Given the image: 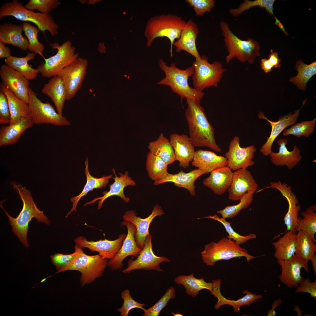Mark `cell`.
<instances>
[{
  "label": "cell",
  "mask_w": 316,
  "mask_h": 316,
  "mask_svg": "<svg viewBox=\"0 0 316 316\" xmlns=\"http://www.w3.org/2000/svg\"><path fill=\"white\" fill-rule=\"evenodd\" d=\"M12 188L19 194L23 202V207L16 218L11 216L3 207L0 203V207L4 211L12 226V231L26 248L30 246L27 240L28 225L32 219L35 218L39 223L49 225L51 222L48 218L39 210L35 203L29 190L21 184L14 182L11 183Z\"/></svg>",
  "instance_id": "cell-1"
},
{
  "label": "cell",
  "mask_w": 316,
  "mask_h": 316,
  "mask_svg": "<svg viewBox=\"0 0 316 316\" xmlns=\"http://www.w3.org/2000/svg\"><path fill=\"white\" fill-rule=\"evenodd\" d=\"M185 117L188 125L190 138L195 147H205L217 152L221 149L215 138V129L208 121L200 102L186 98Z\"/></svg>",
  "instance_id": "cell-2"
},
{
  "label": "cell",
  "mask_w": 316,
  "mask_h": 316,
  "mask_svg": "<svg viewBox=\"0 0 316 316\" xmlns=\"http://www.w3.org/2000/svg\"><path fill=\"white\" fill-rule=\"evenodd\" d=\"M176 63H172L168 66L162 59H159L160 68L164 73L165 77L157 84L170 87L181 100L184 98H189L200 102L205 95L204 92L190 87L188 83L189 78L192 77L194 73L193 67L192 66L182 70L176 66Z\"/></svg>",
  "instance_id": "cell-3"
},
{
  "label": "cell",
  "mask_w": 316,
  "mask_h": 316,
  "mask_svg": "<svg viewBox=\"0 0 316 316\" xmlns=\"http://www.w3.org/2000/svg\"><path fill=\"white\" fill-rule=\"evenodd\" d=\"M219 26L228 53L225 58L226 63H229L236 58L241 62L247 61L252 64L256 57L260 56V47L258 42L251 38L246 40L241 39L233 33L226 21L220 22Z\"/></svg>",
  "instance_id": "cell-4"
},
{
  "label": "cell",
  "mask_w": 316,
  "mask_h": 316,
  "mask_svg": "<svg viewBox=\"0 0 316 316\" xmlns=\"http://www.w3.org/2000/svg\"><path fill=\"white\" fill-rule=\"evenodd\" d=\"M186 23L181 17L174 14H162L151 18L147 22L145 31L147 46L150 47L156 38L166 37L170 42V56H172L175 40L179 39Z\"/></svg>",
  "instance_id": "cell-5"
},
{
  "label": "cell",
  "mask_w": 316,
  "mask_h": 316,
  "mask_svg": "<svg viewBox=\"0 0 316 316\" xmlns=\"http://www.w3.org/2000/svg\"><path fill=\"white\" fill-rule=\"evenodd\" d=\"M12 16L17 19L31 22L35 24L39 30L44 33L48 31L54 36L58 33V25L49 14L35 12L28 10L17 0L4 4L0 8V19Z\"/></svg>",
  "instance_id": "cell-6"
},
{
  "label": "cell",
  "mask_w": 316,
  "mask_h": 316,
  "mask_svg": "<svg viewBox=\"0 0 316 316\" xmlns=\"http://www.w3.org/2000/svg\"><path fill=\"white\" fill-rule=\"evenodd\" d=\"M204 246V250L201 252L202 260L204 263L212 267L216 262L222 260L245 257L249 262L256 258L248 254L245 248L241 247L235 241L227 237L222 238L217 242H211Z\"/></svg>",
  "instance_id": "cell-7"
},
{
  "label": "cell",
  "mask_w": 316,
  "mask_h": 316,
  "mask_svg": "<svg viewBox=\"0 0 316 316\" xmlns=\"http://www.w3.org/2000/svg\"><path fill=\"white\" fill-rule=\"evenodd\" d=\"M78 247L77 254L63 271H79L81 273L80 277V285L83 287L86 284H91L96 279L102 276L107 266L108 260L99 254L94 255H87L83 252L82 249Z\"/></svg>",
  "instance_id": "cell-8"
},
{
  "label": "cell",
  "mask_w": 316,
  "mask_h": 316,
  "mask_svg": "<svg viewBox=\"0 0 316 316\" xmlns=\"http://www.w3.org/2000/svg\"><path fill=\"white\" fill-rule=\"evenodd\" d=\"M51 47L57 49L56 53L47 59L42 56L44 62L39 65L37 68L43 77L49 78L57 75L63 69L79 57L75 47L69 40L61 45L57 42L53 43Z\"/></svg>",
  "instance_id": "cell-9"
},
{
  "label": "cell",
  "mask_w": 316,
  "mask_h": 316,
  "mask_svg": "<svg viewBox=\"0 0 316 316\" xmlns=\"http://www.w3.org/2000/svg\"><path fill=\"white\" fill-rule=\"evenodd\" d=\"M192 66L194 68L192 77L193 88L200 91L211 86L217 87L223 73L227 70L220 61L209 63L205 55L195 59Z\"/></svg>",
  "instance_id": "cell-10"
},
{
  "label": "cell",
  "mask_w": 316,
  "mask_h": 316,
  "mask_svg": "<svg viewBox=\"0 0 316 316\" xmlns=\"http://www.w3.org/2000/svg\"><path fill=\"white\" fill-rule=\"evenodd\" d=\"M28 93L29 116L34 124H49L58 126L70 125L66 117L59 114L49 102H42L30 87Z\"/></svg>",
  "instance_id": "cell-11"
},
{
  "label": "cell",
  "mask_w": 316,
  "mask_h": 316,
  "mask_svg": "<svg viewBox=\"0 0 316 316\" xmlns=\"http://www.w3.org/2000/svg\"><path fill=\"white\" fill-rule=\"evenodd\" d=\"M88 65L86 59L78 57L59 73L66 92L67 100L72 99L81 88L86 76Z\"/></svg>",
  "instance_id": "cell-12"
},
{
  "label": "cell",
  "mask_w": 316,
  "mask_h": 316,
  "mask_svg": "<svg viewBox=\"0 0 316 316\" xmlns=\"http://www.w3.org/2000/svg\"><path fill=\"white\" fill-rule=\"evenodd\" d=\"M150 234L146 237L144 246L136 259H130L128 262L127 267L122 270L124 273H129L132 270H144L148 271L155 270L157 271L164 272L160 266L163 262H170V260L165 256H158L153 253L151 239Z\"/></svg>",
  "instance_id": "cell-13"
},
{
  "label": "cell",
  "mask_w": 316,
  "mask_h": 316,
  "mask_svg": "<svg viewBox=\"0 0 316 316\" xmlns=\"http://www.w3.org/2000/svg\"><path fill=\"white\" fill-rule=\"evenodd\" d=\"M240 139L238 136H235L230 141L228 150L225 154L227 166L233 171L241 169H246L255 164L253 159L256 148L253 145L241 147L239 145Z\"/></svg>",
  "instance_id": "cell-14"
},
{
  "label": "cell",
  "mask_w": 316,
  "mask_h": 316,
  "mask_svg": "<svg viewBox=\"0 0 316 316\" xmlns=\"http://www.w3.org/2000/svg\"><path fill=\"white\" fill-rule=\"evenodd\" d=\"M126 236L123 233L120 234L118 238L114 240L105 238L97 241H88L84 237L79 236L74 241L75 245L79 248H88L92 252H98L104 258L110 260L114 258L119 251Z\"/></svg>",
  "instance_id": "cell-15"
},
{
  "label": "cell",
  "mask_w": 316,
  "mask_h": 316,
  "mask_svg": "<svg viewBox=\"0 0 316 316\" xmlns=\"http://www.w3.org/2000/svg\"><path fill=\"white\" fill-rule=\"evenodd\" d=\"M306 99L304 100L302 107L300 109L296 110L293 114L290 112L288 114H285L279 118L277 121H272L265 116L262 111L259 112L257 115L259 119H264L270 123L272 127L269 136L267 138L266 142L262 146L260 152L264 155L267 156L272 152V147L273 144L277 137L287 127L291 126L296 123L299 115L300 111L305 103Z\"/></svg>",
  "instance_id": "cell-16"
},
{
  "label": "cell",
  "mask_w": 316,
  "mask_h": 316,
  "mask_svg": "<svg viewBox=\"0 0 316 316\" xmlns=\"http://www.w3.org/2000/svg\"><path fill=\"white\" fill-rule=\"evenodd\" d=\"M0 76L3 84L17 97L28 103L29 80L5 64L1 66Z\"/></svg>",
  "instance_id": "cell-17"
},
{
  "label": "cell",
  "mask_w": 316,
  "mask_h": 316,
  "mask_svg": "<svg viewBox=\"0 0 316 316\" xmlns=\"http://www.w3.org/2000/svg\"><path fill=\"white\" fill-rule=\"evenodd\" d=\"M277 262L282 269L279 277V280L288 287H297L304 279L301 274L302 268L308 272V261L295 254L288 260H277Z\"/></svg>",
  "instance_id": "cell-18"
},
{
  "label": "cell",
  "mask_w": 316,
  "mask_h": 316,
  "mask_svg": "<svg viewBox=\"0 0 316 316\" xmlns=\"http://www.w3.org/2000/svg\"><path fill=\"white\" fill-rule=\"evenodd\" d=\"M126 226L127 234L118 253L114 258L108 261L107 266L113 270L121 268L123 265V261L126 257L130 255L137 257L142 250L138 246L135 241V226L131 222L125 221L121 222V226Z\"/></svg>",
  "instance_id": "cell-19"
},
{
  "label": "cell",
  "mask_w": 316,
  "mask_h": 316,
  "mask_svg": "<svg viewBox=\"0 0 316 316\" xmlns=\"http://www.w3.org/2000/svg\"><path fill=\"white\" fill-rule=\"evenodd\" d=\"M124 214L123 216L124 220L130 221L135 226L136 228L135 234V241L138 246L142 249L146 238L150 234L149 229L151 223L155 217L161 216L164 213L161 207L156 204L151 214L145 218L137 217V213L133 210L127 211Z\"/></svg>",
  "instance_id": "cell-20"
},
{
  "label": "cell",
  "mask_w": 316,
  "mask_h": 316,
  "mask_svg": "<svg viewBox=\"0 0 316 316\" xmlns=\"http://www.w3.org/2000/svg\"><path fill=\"white\" fill-rule=\"evenodd\" d=\"M233 173V181L228 190L229 200L237 201L248 191H256L258 185L250 171L241 169Z\"/></svg>",
  "instance_id": "cell-21"
},
{
  "label": "cell",
  "mask_w": 316,
  "mask_h": 316,
  "mask_svg": "<svg viewBox=\"0 0 316 316\" xmlns=\"http://www.w3.org/2000/svg\"><path fill=\"white\" fill-rule=\"evenodd\" d=\"M170 141L174 151L175 161L179 162L180 166L186 169L192 161L195 152L190 137L184 134L173 133L170 136Z\"/></svg>",
  "instance_id": "cell-22"
},
{
  "label": "cell",
  "mask_w": 316,
  "mask_h": 316,
  "mask_svg": "<svg viewBox=\"0 0 316 316\" xmlns=\"http://www.w3.org/2000/svg\"><path fill=\"white\" fill-rule=\"evenodd\" d=\"M288 140L285 138H280L277 141L279 146L278 152L272 151L269 154L271 162L277 166H286L289 170L294 168L301 160L302 157L300 151L298 147L295 145L292 150L289 151L286 145Z\"/></svg>",
  "instance_id": "cell-23"
},
{
  "label": "cell",
  "mask_w": 316,
  "mask_h": 316,
  "mask_svg": "<svg viewBox=\"0 0 316 316\" xmlns=\"http://www.w3.org/2000/svg\"><path fill=\"white\" fill-rule=\"evenodd\" d=\"M115 169H113L112 171L115 175V177L112 178L114 179V182L111 184L109 185L110 189L108 191H104L102 196L96 197L90 201L85 203L84 206L95 203L97 200H100L98 203V209H100L104 201L107 198L111 196L116 195L119 197L121 199L126 203L128 202L129 198L127 197L124 193V189L126 186H135L136 184L135 181L129 176L128 172L126 171L124 174L119 173L120 176H118L116 174Z\"/></svg>",
  "instance_id": "cell-24"
},
{
  "label": "cell",
  "mask_w": 316,
  "mask_h": 316,
  "mask_svg": "<svg viewBox=\"0 0 316 316\" xmlns=\"http://www.w3.org/2000/svg\"><path fill=\"white\" fill-rule=\"evenodd\" d=\"M199 32L196 24L191 18L190 19L186 22L179 39L174 43L176 51L179 52L185 51L195 59L200 58L201 56L197 51L195 42Z\"/></svg>",
  "instance_id": "cell-25"
},
{
  "label": "cell",
  "mask_w": 316,
  "mask_h": 316,
  "mask_svg": "<svg viewBox=\"0 0 316 316\" xmlns=\"http://www.w3.org/2000/svg\"><path fill=\"white\" fill-rule=\"evenodd\" d=\"M191 165L197 167L205 174L217 169L227 166V161L223 156L217 155L214 152L198 150L195 152Z\"/></svg>",
  "instance_id": "cell-26"
},
{
  "label": "cell",
  "mask_w": 316,
  "mask_h": 316,
  "mask_svg": "<svg viewBox=\"0 0 316 316\" xmlns=\"http://www.w3.org/2000/svg\"><path fill=\"white\" fill-rule=\"evenodd\" d=\"M205 179L203 184L217 195L225 193L231 184L233 173L228 166L220 168L211 172Z\"/></svg>",
  "instance_id": "cell-27"
},
{
  "label": "cell",
  "mask_w": 316,
  "mask_h": 316,
  "mask_svg": "<svg viewBox=\"0 0 316 316\" xmlns=\"http://www.w3.org/2000/svg\"><path fill=\"white\" fill-rule=\"evenodd\" d=\"M34 124L29 116L8 126H1L0 129V146L15 144L23 133Z\"/></svg>",
  "instance_id": "cell-28"
},
{
  "label": "cell",
  "mask_w": 316,
  "mask_h": 316,
  "mask_svg": "<svg viewBox=\"0 0 316 316\" xmlns=\"http://www.w3.org/2000/svg\"><path fill=\"white\" fill-rule=\"evenodd\" d=\"M41 91L51 99L57 112L62 115L64 103L67 98L65 87L61 77L57 75L51 78L44 85Z\"/></svg>",
  "instance_id": "cell-29"
},
{
  "label": "cell",
  "mask_w": 316,
  "mask_h": 316,
  "mask_svg": "<svg viewBox=\"0 0 316 316\" xmlns=\"http://www.w3.org/2000/svg\"><path fill=\"white\" fill-rule=\"evenodd\" d=\"M23 24L16 25L10 23L0 24V41L27 51L29 42L27 38L23 36Z\"/></svg>",
  "instance_id": "cell-30"
},
{
  "label": "cell",
  "mask_w": 316,
  "mask_h": 316,
  "mask_svg": "<svg viewBox=\"0 0 316 316\" xmlns=\"http://www.w3.org/2000/svg\"><path fill=\"white\" fill-rule=\"evenodd\" d=\"M205 174V172L198 169L187 173L181 171L176 174L169 173L164 179L154 181V185L157 186L165 183L172 182L175 186L187 189L192 196H194L195 194L194 183L199 177Z\"/></svg>",
  "instance_id": "cell-31"
},
{
  "label": "cell",
  "mask_w": 316,
  "mask_h": 316,
  "mask_svg": "<svg viewBox=\"0 0 316 316\" xmlns=\"http://www.w3.org/2000/svg\"><path fill=\"white\" fill-rule=\"evenodd\" d=\"M221 283L219 282L215 284L213 292L211 293L217 297L218 300L214 305V309L218 310L222 305H229L233 307L234 312L238 313L240 312L241 307L243 305L249 306L251 303L256 302L258 299L263 297L261 295H256L250 291L244 290L242 292L246 294L243 298L236 300H229L224 297L220 291L221 284Z\"/></svg>",
  "instance_id": "cell-32"
},
{
  "label": "cell",
  "mask_w": 316,
  "mask_h": 316,
  "mask_svg": "<svg viewBox=\"0 0 316 316\" xmlns=\"http://www.w3.org/2000/svg\"><path fill=\"white\" fill-rule=\"evenodd\" d=\"M85 174L86 176L87 182L82 192L78 195L71 198L72 202V207L70 211L66 216L67 217L72 212L76 211V207L79 201L84 196L86 195L90 191H92L94 189H102L106 187L109 182V179L112 178L113 174L103 176L100 178H97L92 176L90 173L88 167V160L87 158L85 162Z\"/></svg>",
  "instance_id": "cell-33"
},
{
  "label": "cell",
  "mask_w": 316,
  "mask_h": 316,
  "mask_svg": "<svg viewBox=\"0 0 316 316\" xmlns=\"http://www.w3.org/2000/svg\"><path fill=\"white\" fill-rule=\"evenodd\" d=\"M194 273L188 275H179L174 279L175 283L178 285H182L184 287L186 293L193 297H195L202 289H207L212 293L214 289V283L207 282L204 278L197 279L194 276Z\"/></svg>",
  "instance_id": "cell-34"
},
{
  "label": "cell",
  "mask_w": 316,
  "mask_h": 316,
  "mask_svg": "<svg viewBox=\"0 0 316 316\" xmlns=\"http://www.w3.org/2000/svg\"><path fill=\"white\" fill-rule=\"evenodd\" d=\"M0 87L7 98L11 114L10 124L13 123L22 118L29 116L28 104L17 97L2 83L1 84Z\"/></svg>",
  "instance_id": "cell-35"
},
{
  "label": "cell",
  "mask_w": 316,
  "mask_h": 316,
  "mask_svg": "<svg viewBox=\"0 0 316 316\" xmlns=\"http://www.w3.org/2000/svg\"><path fill=\"white\" fill-rule=\"evenodd\" d=\"M148 148L149 152L162 159L168 165L175 161L174 151L170 141L162 133H160L156 140L149 143Z\"/></svg>",
  "instance_id": "cell-36"
},
{
  "label": "cell",
  "mask_w": 316,
  "mask_h": 316,
  "mask_svg": "<svg viewBox=\"0 0 316 316\" xmlns=\"http://www.w3.org/2000/svg\"><path fill=\"white\" fill-rule=\"evenodd\" d=\"M36 54L28 52L23 57H19L11 55L6 58L4 61L6 65L18 71L28 80L35 79L37 77L39 71L37 68H34L28 64V61L33 59Z\"/></svg>",
  "instance_id": "cell-37"
},
{
  "label": "cell",
  "mask_w": 316,
  "mask_h": 316,
  "mask_svg": "<svg viewBox=\"0 0 316 316\" xmlns=\"http://www.w3.org/2000/svg\"><path fill=\"white\" fill-rule=\"evenodd\" d=\"M295 233L287 231L272 244L275 249L274 256L277 260H287L295 254L296 240Z\"/></svg>",
  "instance_id": "cell-38"
},
{
  "label": "cell",
  "mask_w": 316,
  "mask_h": 316,
  "mask_svg": "<svg viewBox=\"0 0 316 316\" xmlns=\"http://www.w3.org/2000/svg\"><path fill=\"white\" fill-rule=\"evenodd\" d=\"M298 232L296 234L295 254L308 261L316 252L315 242L305 232L302 230Z\"/></svg>",
  "instance_id": "cell-39"
},
{
  "label": "cell",
  "mask_w": 316,
  "mask_h": 316,
  "mask_svg": "<svg viewBox=\"0 0 316 316\" xmlns=\"http://www.w3.org/2000/svg\"><path fill=\"white\" fill-rule=\"evenodd\" d=\"M296 69L297 75L291 78L289 81L299 89L305 91L307 83L316 73V62L307 64L299 60L296 62Z\"/></svg>",
  "instance_id": "cell-40"
},
{
  "label": "cell",
  "mask_w": 316,
  "mask_h": 316,
  "mask_svg": "<svg viewBox=\"0 0 316 316\" xmlns=\"http://www.w3.org/2000/svg\"><path fill=\"white\" fill-rule=\"evenodd\" d=\"M167 164L162 159L149 152L147 156L146 168L149 177L155 181L165 179L169 174Z\"/></svg>",
  "instance_id": "cell-41"
},
{
  "label": "cell",
  "mask_w": 316,
  "mask_h": 316,
  "mask_svg": "<svg viewBox=\"0 0 316 316\" xmlns=\"http://www.w3.org/2000/svg\"><path fill=\"white\" fill-rule=\"evenodd\" d=\"M284 197L288 204V212L284 218V224L287 231L295 233L298 226L297 218L301 207L296 195L292 191L286 194Z\"/></svg>",
  "instance_id": "cell-42"
},
{
  "label": "cell",
  "mask_w": 316,
  "mask_h": 316,
  "mask_svg": "<svg viewBox=\"0 0 316 316\" xmlns=\"http://www.w3.org/2000/svg\"><path fill=\"white\" fill-rule=\"evenodd\" d=\"M316 205H311L302 211L303 217H298V227L296 231H303L306 232L316 243L315 235L316 233Z\"/></svg>",
  "instance_id": "cell-43"
},
{
  "label": "cell",
  "mask_w": 316,
  "mask_h": 316,
  "mask_svg": "<svg viewBox=\"0 0 316 316\" xmlns=\"http://www.w3.org/2000/svg\"><path fill=\"white\" fill-rule=\"evenodd\" d=\"M23 30L28 42V49L31 52L40 54L42 56L44 47L38 40V34L39 30L37 27L30 24L24 22L23 24Z\"/></svg>",
  "instance_id": "cell-44"
},
{
  "label": "cell",
  "mask_w": 316,
  "mask_h": 316,
  "mask_svg": "<svg viewBox=\"0 0 316 316\" xmlns=\"http://www.w3.org/2000/svg\"><path fill=\"white\" fill-rule=\"evenodd\" d=\"M274 0H244L236 8H230L229 13L232 16L236 17L249 8L256 6L264 8L271 15H273V5Z\"/></svg>",
  "instance_id": "cell-45"
},
{
  "label": "cell",
  "mask_w": 316,
  "mask_h": 316,
  "mask_svg": "<svg viewBox=\"0 0 316 316\" xmlns=\"http://www.w3.org/2000/svg\"><path fill=\"white\" fill-rule=\"evenodd\" d=\"M254 193L248 191L240 199L239 203L226 206L224 209L217 211V213L221 214L222 217L225 219L235 217L241 210L247 208L251 204L253 199V196Z\"/></svg>",
  "instance_id": "cell-46"
},
{
  "label": "cell",
  "mask_w": 316,
  "mask_h": 316,
  "mask_svg": "<svg viewBox=\"0 0 316 316\" xmlns=\"http://www.w3.org/2000/svg\"><path fill=\"white\" fill-rule=\"evenodd\" d=\"M316 118L310 121H302L296 123L288 129L284 130L283 135H292L299 138L302 136L308 137L314 131L316 125Z\"/></svg>",
  "instance_id": "cell-47"
},
{
  "label": "cell",
  "mask_w": 316,
  "mask_h": 316,
  "mask_svg": "<svg viewBox=\"0 0 316 316\" xmlns=\"http://www.w3.org/2000/svg\"><path fill=\"white\" fill-rule=\"evenodd\" d=\"M202 218H209L219 221L224 226L226 232L228 233L227 237L233 240L237 243L239 245L245 243L246 241L252 239H256V236L254 233H251L246 236H242L235 231L231 227V222L227 221L225 219L223 218H219L217 214H214L213 216H208L202 218H198V219Z\"/></svg>",
  "instance_id": "cell-48"
},
{
  "label": "cell",
  "mask_w": 316,
  "mask_h": 316,
  "mask_svg": "<svg viewBox=\"0 0 316 316\" xmlns=\"http://www.w3.org/2000/svg\"><path fill=\"white\" fill-rule=\"evenodd\" d=\"M175 290L173 287L167 289L164 295L154 305L144 311L143 316H158L162 310L167 305L170 299L176 297Z\"/></svg>",
  "instance_id": "cell-49"
},
{
  "label": "cell",
  "mask_w": 316,
  "mask_h": 316,
  "mask_svg": "<svg viewBox=\"0 0 316 316\" xmlns=\"http://www.w3.org/2000/svg\"><path fill=\"white\" fill-rule=\"evenodd\" d=\"M121 297L123 300L122 306L117 309L121 316H128L129 312L132 309L138 308L144 311L146 309L143 306L144 303H138L134 300L130 295L129 290L126 289L123 291L121 294Z\"/></svg>",
  "instance_id": "cell-50"
},
{
  "label": "cell",
  "mask_w": 316,
  "mask_h": 316,
  "mask_svg": "<svg viewBox=\"0 0 316 316\" xmlns=\"http://www.w3.org/2000/svg\"><path fill=\"white\" fill-rule=\"evenodd\" d=\"M59 4L57 0H30L24 6L30 10H36L42 13L49 14Z\"/></svg>",
  "instance_id": "cell-51"
},
{
  "label": "cell",
  "mask_w": 316,
  "mask_h": 316,
  "mask_svg": "<svg viewBox=\"0 0 316 316\" xmlns=\"http://www.w3.org/2000/svg\"><path fill=\"white\" fill-rule=\"evenodd\" d=\"M75 251L73 253L63 254L56 253L50 256L52 264L57 270V273L63 272L64 269L73 261L78 252V247L75 246Z\"/></svg>",
  "instance_id": "cell-52"
},
{
  "label": "cell",
  "mask_w": 316,
  "mask_h": 316,
  "mask_svg": "<svg viewBox=\"0 0 316 316\" xmlns=\"http://www.w3.org/2000/svg\"><path fill=\"white\" fill-rule=\"evenodd\" d=\"M186 2L192 7L196 15L203 16L206 12H210L214 7V0H186Z\"/></svg>",
  "instance_id": "cell-53"
},
{
  "label": "cell",
  "mask_w": 316,
  "mask_h": 316,
  "mask_svg": "<svg viewBox=\"0 0 316 316\" xmlns=\"http://www.w3.org/2000/svg\"><path fill=\"white\" fill-rule=\"evenodd\" d=\"M11 114L7 97L1 89H0V123L9 124Z\"/></svg>",
  "instance_id": "cell-54"
},
{
  "label": "cell",
  "mask_w": 316,
  "mask_h": 316,
  "mask_svg": "<svg viewBox=\"0 0 316 316\" xmlns=\"http://www.w3.org/2000/svg\"><path fill=\"white\" fill-rule=\"evenodd\" d=\"M297 287L295 293L305 292L310 294L312 298H316V280L311 282L309 278L303 279Z\"/></svg>",
  "instance_id": "cell-55"
},
{
  "label": "cell",
  "mask_w": 316,
  "mask_h": 316,
  "mask_svg": "<svg viewBox=\"0 0 316 316\" xmlns=\"http://www.w3.org/2000/svg\"><path fill=\"white\" fill-rule=\"evenodd\" d=\"M271 53L269 55L268 61L274 68H279L281 66L280 63L281 59L279 58L277 52H273V50L271 49L270 51Z\"/></svg>",
  "instance_id": "cell-56"
},
{
  "label": "cell",
  "mask_w": 316,
  "mask_h": 316,
  "mask_svg": "<svg viewBox=\"0 0 316 316\" xmlns=\"http://www.w3.org/2000/svg\"><path fill=\"white\" fill-rule=\"evenodd\" d=\"M4 43L0 41V58H6L11 55V50L8 47L5 46Z\"/></svg>",
  "instance_id": "cell-57"
},
{
  "label": "cell",
  "mask_w": 316,
  "mask_h": 316,
  "mask_svg": "<svg viewBox=\"0 0 316 316\" xmlns=\"http://www.w3.org/2000/svg\"><path fill=\"white\" fill-rule=\"evenodd\" d=\"M260 66L262 70L265 73L271 71L272 68H273L266 58L261 59Z\"/></svg>",
  "instance_id": "cell-58"
},
{
  "label": "cell",
  "mask_w": 316,
  "mask_h": 316,
  "mask_svg": "<svg viewBox=\"0 0 316 316\" xmlns=\"http://www.w3.org/2000/svg\"><path fill=\"white\" fill-rule=\"evenodd\" d=\"M281 299H279L275 300L272 304V308L271 310H269L267 312L268 316H274L276 315V312L274 310V309L276 307L279 305L281 303Z\"/></svg>",
  "instance_id": "cell-59"
},
{
  "label": "cell",
  "mask_w": 316,
  "mask_h": 316,
  "mask_svg": "<svg viewBox=\"0 0 316 316\" xmlns=\"http://www.w3.org/2000/svg\"><path fill=\"white\" fill-rule=\"evenodd\" d=\"M274 18L275 20L274 24L277 25L281 29L286 36H287L288 34L285 29L283 24L277 18L275 17H274Z\"/></svg>",
  "instance_id": "cell-60"
},
{
  "label": "cell",
  "mask_w": 316,
  "mask_h": 316,
  "mask_svg": "<svg viewBox=\"0 0 316 316\" xmlns=\"http://www.w3.org/2000/svg\"><path fill=\"white\" fill-rule=\"evenodd\" d=\"M312 264V266L315 275L316 276V255L315 254L313 255L311 258Z\"/></svg>",
  "instance_id": "cell-61"
},
{
  "label": "cell",
  "mask_w": 316,
  "mask_h": 316,
  "mask_svg": "<svg viewBox=\"0 0 316 316\" xmlns=\"http://www.w3.org/2000/svg\"><path fill=\"white\" fill-rule=\"evenodd\" d=\"M98 2V0H90L88 1V3L90 4H93Z\"/></svg>",
  "instance_id": "cell-62"
},
{
  "label": "cell",
  "mask_w": 316,
  "mask_h": 316,
  "mask_svg": "<svg viewBox=\"0 0 316 316\" xmlns=\"http://www.w3.org/2000/svg\"><path fill=\"white\" fill-rule=\"evenodd\" d=\"M171 314L172 315L174 316H184V315H182V314H179V313H174V312H171Z\"/></svg>",
  "instance_id": "cell-63"
}]
</instances>
